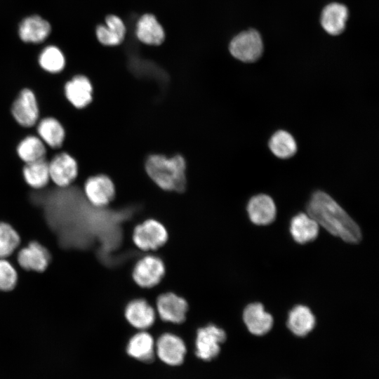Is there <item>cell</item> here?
Masks as SVG:
<instances>
[{"label": "cell", "instance_id": "7402d4cb", "mask_svg": "<svg viewBox=\"0 0 379 379\" xmlns=\"http://www.w3.org/2000/svg\"><path fill=\"white\" fill-rule=\"evenodd\" d=\"M136 36L143 44L147 45H160L165 39L164 30L151 14H145L140 18L136 25Z\"/></svg>", "mask_w": 379, "mask_h": 379}, {"label": "cell", "instance_id": "5b68a950", "mask_svg": "<svg viewBox=\"0 0 379 379\" xmlns=\"http://www.w3.org/2000/svg\"><path fill=\"white\" fill-rule=\"evenodd\" d=\"M10 110L13 119L20 126L25 128L34 126L41 113L35 92L30 88H22L12 102Z\"/></svg>", "mask_w": 379, "mask_h": 379}, {"label": "cell", "instance_id": "d6986e66", "mask_svg": "<svg viewBox=\"0 0 379 379\" xmlns=\"http://www.w3.org/2000/svg\"><path fill=\"white\" fill-rule=\"evenodd\" d=\"M127 354L138 360L150 362L154 358L155 342L147 331H139L129 338L126 345Z\"/></svg>", "mask_w": 379, "mask_h": 379}, {"label": "cell", "instance_id": "83f0119b", "mask_svg": "<svg viewBox=\"0 0 379 379\" xmlns=\"http://www.w3.org/2000/svg\"><path fill=\"white\" fill-rule=\"evenodd\" d=\"M269 147L278 158L288 159L297 151V144L293 135L288 132L279 130L270 139Z\"/></svg>", "mask_w": 379, "mask_h": 379}, {"label": "cell", "instance_id": "cb8c5ba5", "mask_svg": "<svg viewBox=\"0 0 379 379\" xmlns=\"http://www.w3.org/2000/svg\"><path fill=\"white\" fill-rule=\"evenodd\" d=\"M347 16L348 11L344 5L333 3L323 10L321 25L328 33L337 35L345 29Z\"/></svg>", "mask_w": 379, "mask_h": 379}, {"label": "cell", "instance_id": "603a6c76", "mask_svg": "<svg viewBox=\"0 0 379 379\" xmlns=\"http://www.w3.org/2000/svg\"><path fill=\"white\" fill-rule=\"evenodd\" d=\"M290 232L296 242L305 244L317 238L319 225L307 213H300L292 218Z\"/></svg>", "mask_w": 379, "mask_h": 379}, {"label": "cell", "instance_id": "ffe728a7", "mask_svg": "<svg viewBox=\"0 0 379 379\" xmlns=\"http://www.w3.org/2000/svg\"><path fill=\"white\" fill-rule=\"evenodd\" d=\"M126 26L122 20L114 15L105 18V24L100 25L95 29V34L100 44L105 46H117L125 38Z\"/></svg>", "mask_w": 379, "mask_h": 379}, {"label": "cell", "instance_id": "6da1fadb", "mask_svg": "<svg viewBox=\"0 0 379 379\" xmlns=\"http://www.w3.org/2000/svg\"><path fill=\"white\" fill-rule=\"evenodd\" d=\"M307 210V214L331 234L351 244L361 241L359 227L328 194L315 192L309 201Z\"/></svg>", "mask_w": 379, "mask_h": 379}, {"label": "cell", "instance_id": "484cf974", "mask_svg": "<svg viewBox=\"0 0 379 379\" xmlns=\"http://www.w3.org/2000/svg\"><path fill=\"white\" fill-rule=\"evenodd\" d=\"M16 154L24 164L46 157V145L38 135L29 134L22 138L17 144Z\"/></svg>", "mask_w": 379, "mask_h": 379}, {"label": "cell", "instance_id": "e0dca14e", "mask_svg": "<svg viewBox=\"0 0 379 379\" xmlns=\"http://www.w3.org/2000/svg\"><path fill=\"white\" fill-rule=\"evenodd\" d=\"M247 212L252 222L258 225H265L274 220L277 209L273 199L270 196L260 194L249 200Z\"/></svg>", "mask_w": 379, "mask_h": 379}, {"label": "cell", "instance_id": "7a4b0ae2", "mask_svg": "<svg viewBox=\"0 0 379 379\" xmlns=\"http://www.w3.org/2000/svg\"><path fill=\"white\" fill-rule=\"evenodd\" d=\"M145 169L149 177L161 189L175 192L185 191L186 162L182 156L151 155L146 161Z\"/></svg>", "mask_w": 379, "mask_h": 379}, {"label": "cell", "instance_id": "277c9868", "mask_svg": "<svg viewBox=\"0 0 379 379\" xmlns=\"http://www.w3.org/2000/svg\"><path fill=\"white\" fill-rule=\"evenodd\" d=\"M166 274L163 260L154 253L142 254L134 263L131 277L140 288L150 289L157 286Z\"/></svg>", "mask_w": 379, "mask_h": 379}, {"label": "cell", "instance_id": "ba28073f", "mask_svg": "<svg viewBox=\"0 0 379 379\" xmlns=\"http://www.w3.org/2000/svg\"><path fill=\"white\" fill-rule=\"evenodd\" d=\"M226 338L225 331L215 324L208 323L200 326L196 331L195 354L204 361L214 359L219 354L220 345Z\"/></svg>", "mask_w": 379, "mask_h": 379}, {"label": "cell", "instance_id": "30bf717a", "mask_svg": "<svg viewBox=\"0 0 379 379\" xmlns=\"http://www.w3.org/2000/svg\"><path fill=\"white\" fill-rule=\"evenodd\" d=\"M84 194L91 205L96 208H105L115 198V186L107 175L97 174L86 180Z\"/></svg>", "mask_w": 379, "mask_h": 379}, {"label": "cell", "instance_id": "8992f818", "mask_svg": "<svg viewBox=\"0 0 379 379\" xmlns=\"http://www.w3.org/2000/svg\"><path fill=\"white\" fill-rule=\"evenodd\" d=\"M153 305L162 322L174 325L185 323L189 305L182 296L173 291H166L157 296Z\"/></svg>", "mask_w": 379, "mask_h": 379}, {"label": "cell", "instance_id": "52a82bcc", "mask_svg": "<svg viewBox=\"0 0 379 379\" xmlns=\"http://www.w3.org/2000/svg\"><path fill=\"white\" fill-rule=\"evenodd\" d=\"M8 260L24 270L43 272L49 264L51 254L44 246L33 240L19 248Z\"/></svg>", "mask_w": 379, "mask_h": 379}, {"label": "cell", "instance_id": "9c48e42d", "mask_svg": "<svg viewBox=\"0 0 379 379\" xmlns=\"http://www.w3.org/2000/svg\"><path fill=\"white\" fill-rule=\"evenodd\" d=\"M48 168L50 180L60 188L69 187L79 175L76 158L65 151L55 154L48 161Z\"/></svg>", "mask_w": 379, "mask_h": 379}, {"label": "cell", "instance_id": "f546056e", "mask_svg": "<svg viewBox=\"0 0 379 379\" xmlns=\"http://www.w3.org/2000/svg\"><path fill=\"white\" fill-rule=\"evenodd\" d=\"M18 281V272L13 265L5 258H0V291L13 290Z\"/></svg>", "mask_w": 379, "mask_h": 379}, {"label": "cell", "instance_id": "4316f807", "mask_svg": "<svg viewBox=\"0 0 379 379\" xmlns=\"http://www.w3.org/2000/svg\"><path fill=\"white\" fill-rule=\"evenodd\" d=\"M38 63L46 72L58 74L65 67L66 59L62 50L55 45L45 46L38 56Z\"/></svg>", "mask_w": 379, "mask_h": 379}, {"label": "cell", "instance_id": "8fae6325", "mask_svg": "<svg viewBox=\"0 0 379 379\" xmlns=\"http://www.w3.org/2000/svg\"><path fill=\"white\" fill-rule=\"evenodd\" d=\"M230 51L237 59L252 62L257 60L263 50L262 42L259 33L249 29L237 35L230 44Z\"/></svg>", "mask_w": 379, "mask_h": 379}, {"label": "cell", "instance_id": "9a60e30c", "mask_svg": "<svg viewBox=\"0 0 379 379\" xmlns=\"http://www.w3.org/2000/svg\"><path fill=\"white\" fill-rule=\"evenodd\" d=\"M51 32L50 23L38 15L23 18L19 24L18 34L25 43L40 44L44 42Z\"/></svg>", "mask_w": 379, "mask_h": 379}, {"label": "cell", "instance_id": "44dd1931", "mask_svg": "<svg viewBox=\"0 0 379 379\" xmlns=\"http://www.w3.org/2000/svg\"><path fill=\"white\" fill-rule=\"evenodd\" d=\"M22 175L27 185L33 190L46 187L50 180L48 161L46 157L24 164Z\"/></svg>", "mask_w": 379, "mask_h": 379}, {"label": "cell", "instance_id": "3957f363", "mask_svg": "<svg viewBox=\"0 0 379 379\" xmlns=\"http://www.w3.org/2000/svg\"><path fill=\"white\" fill-rule=\"evenodd\" d=\"M166 227L159 220L149 218L133 228L131 240L134 246L143 253H154L168 241Z\"/></svg>", "mask_w": 379, "mask_h": 379}, {"label": "cell", "instance_id": "f1b7e54d", "mask_svg": "<svg viewBox=\"0 0 379 379\" xmlns=\"http://www.w3.org/2000/svg\"><path fill=\"white\" fill-rule=\"evenodd\" d=\"M20 235L14 227L0 221V258H10L20 248Z\"/></svg>", "mask_w": 379, "mask_h": 379}, {"label": "cell", "instance_id": "5bb4252c", "mask_svg": "<svg viewBox=\"0 0 379 379\" xmlns=\"http://www.w3.org/2000/svg\"><path fill=\"white\" fill-rule=\"evenodd\" d=\"M63 92L67 101L77 109L86 107L93 101L92 83L83 74L74 75L67 81L64 84Z\"/></svg>", "mask_w": 379, "mask_h": 379}, {"label": "cell", "instance_id": "2e32d148", "mask_svg": "<svg viewBox=\"0 0 379 379\" xmlns=\"http://www.w3.org/2000/svg\"><path fill=\"white\" fill-rule=\"evenodd\" d=\"M37 135L53 149L61 148L66 139V129L56 117L47 116L41 118L36 124Z\"/></svg>", "mask_w": 379, "mask_h": 379}, {"label": "cell", "instance_id": "d4e9b609", "mask_svg": "<svg viewBox=\"0 0 379 379\" xmlns=\"http://www.w3.org/2000/svg\"><path fill=\"white\" fill-rule=\"evenodd\" d=\"M315 325V317L309 307L296 305L288 314L287 326L290 331L298 336H305Z\"/></svg>", "mask_w": 379, "mask_h": 379}, {"label": "cell", "instance_id": "ac0fdd59", "mask_svg": "<svg viewBox=\"0 0 379 379\" xmlns=\"http://www.w3.org/2000/svg\"><path fill=\"white\" fill-rule=\"evenodd\" d=\"M244 322L248 330L256 335H262L270 331L273 325L271 314L265 311L261 303L248 305L243 313Z\"/></svg>", "mask_w": 379, "mask_h": 379}, {"label": "cell", "instance_id": "4fadbf2b", "mask_svg": "<svg viewBox=\"0 0 379 379\" xmlns=\"http://www.w3.org/2000/svg\"><path fill=\"white\" fill-rule=\"evenodd\" d=\"M184 340L178 335L165 332L155 342V353L160 360L170 366H178L185 359L187 349Z\"/></svg>", "mask_w": 379, "mask_h": 379}, {"label": "cell", "instance_id": "7c38bea8", "mask_svg": "<svg viewBox=\"0 0 379 379\" xmlns=\"http://www.w3.org/2000/svg\"><path fill=\"white\" fill-rule=\"evenodd\" d=\"M124 316L129 326L139 331L152 327L157 321L154 306L143 298L129 300L125 305Z\"/></svg>", "mask_w": 379, "mask_h": 379}]
</instances>
